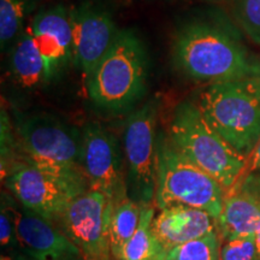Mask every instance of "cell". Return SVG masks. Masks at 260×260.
<instances>
[{
    "label": "cell",
    "instance_id": "2e32d148",
    "mask_svg": "<svg viewBox=\"0 0 260 260\" xmlns=\"http://www.w3.org/2000/svg\"><path fill=\"white\" fill-rule=\"evenodd\" d=\"M154 217L153 204L142 205L138 229L123 249L121 260H157L162 248L152 232Z\"/></svg>",
    "mask_w": 260,
    "mask_h": 260
},
{
    "label": "cell",
    "instance_id": "ac0fdd59",
    "mask_svg": "<svg viewBox=\"0 0 260 260\" xmlns=\"http://www.w3.org/2000/svg\"><path fill=\"white\" fill-rule=\"evenodd\" d=\"M34 8V0H0V46L8 50L24 30L27 16Z\"/></svg>",
    "mask_w": 260,
    "mask_h": 260
},
{
    "label": "cell",
    "instance_id": "277c9868",
    "mask_svg": "<svg viewBox=\"0 0 260 260\" xmlns=\"http://www.w3.org/2000/svg\"><path fill=\"white\" fill-rule=\"evenodd\" d=\"M198 106L211 126L247 159L260 139L258 77L211 83Z\"/></svg>",
    "mask_w": 260,
    "mask_h": 260
},
{
    "label": "cell",
    "instance_id": "9a60e30c",
    "mask_svg": "<svg viewBox=\"0 0 260 260\" xmlns=\"http://www.w3.org/2000/svg\"><path fill=\"white\" fill-rule=\"evenodd\" d=\"M216 230L217 220L210 213L187 205L161 209L152 222V232L165 252Z\"/></svg>",
    "mask_w": 260,
    "mask_h": 260
},
{
    "label": "cell",
    "instance_id": "4316f807",
    "mask_svg": "<svg viewBox=\"0 0 260 260\" xmlns=\"http://www.w3.org/2000/svg\"><path fill=\"white\" fill-rule=\"evenodd\" d=\"M255 77H258L260 80V57L256 58V61H255Z\"/></svg>",
    "mask_w": 260,
    "mask_h": 260
},
{
    "label": "cell",
    "instance_id": "44dd1931",
    "mask_svg": "<svg viewBox=\"0 0 260 260\" xmlns=\"http://www.w3.org/2000/svg\"><path fill=\"white\" fill-rule=\"evenodd\" d=\"M0 142H2V180H4L12 164L17 158V142H16L15 126L4 107H2L0 121Z\"/></svg>",
    "mask_w": 260,
    "mask_h": 260
},
{
    "label": "cell",
    "instance_id": "3957f363",
    "mask_svg": "<svg viewBox=\"0 0 260 260\" xmlns=\"http://www.w3.org/2000/svg\"><path fill=\"white\" fill-rule=\"evenodd\" d=\"M148 73L149 58L144 40L133 29L119 28L86 84L90 103L111 116L129 111L146 94Z\"/></svg>",
    "mask_w": 260,
    "mask_h": 260
},
{
    "label": "cell",
    "instance_id": "ffe728a7",
    "mask_svg": "<svg viewBox=\"0 0 260 260\" xmlns=\"http://www.w3.org/2000/svg\"><path fill=\"white\" fill-rule=\"evenodd\" d=\"M232 5L239 27L249 40L260 45V0H235Z\"/></svg>",
    "mask_w": 260,
    "mask_h": 260
},
{
    "label": "cell",
    "instance_id": "8fae6325",
    "mask_svg": "<svg viewBox=\"0 0 260 260\" xmlns=\"http://www.w3.org/2000/svg\"><path fill=\"white\" fill-rule=\"evenodd\" d=\"M3 182L23 206L54 224L71 201L83 194L68 182L18 159Z\"/></svg>",
    "mask_w": 260,
    "mask_h": 260
},
{
    "label": "cell",
    "instance_id": "30bf717a",
    "mask_svg": "<svg viewBox=\"0 0 260 260\" xmlns=\"http://www.w3.org/2000/svg\"><path fill=\"white\" fill-rule=\"evenodd\" d=\"M73 32V67L82 75L84 86L111 47L119 28L106 6L84 0L69 8Z\"/></svg>",
    "mask_w": 260,
    "mask_h": 260
},
{
    "label": "cell",
    "instance_id": "e0dca14e",
    "mask_svg": "<svg viewBox=\"0 0 260 260\" xmlns=\"http://www.w3.org/2000/svg\"><path fill=\"white\" fill-rule=\"evenodd\" d=\"M141 210L142 205L129 198L113 206L110 224V240L112 256L116 260H121L123 249L138 229Z\"/></svg>",
    "mask_w": 260,
    "mask_h": 260
},
{
    "label": "cell",
    "instance_id": "5b68a950",
    "mask_svg": "<svg viewBox=\"0 0 260 260\" xmlns=\"http://www.w3.org/2000/svg\"><path fill=\"white\" fill-rule=\"evenodd\" d=\"M169 138L184 157L216 178L225 191L242 175L246 157L211 126L194 103L187 100L176 106Z\"/></svg>",
    "mask_w": 260,
    "mask_h": 260
},
{
    "label": "cell",
    "instance_id": "6da1fadb",
    "mask_svg": "<svg viewBox=\"0 0 260 260\" xmlns=\"http://www.w3.org/2000/svg\"><path fill=\"white\" fill-rule=\"evenodd\" d=\"M171 60L181 75L195 82L216 83L251 77L255 61L229 22L197 18L172 35Z\"/></svg>",
    "mask_w": 260,
    "mask_h": 260
},
{
    "label": "cell",
    "instance_id": "7a4b0ae2",
    "mask_svg": "<svg viewBox=\"0 0 260 260\" xmlns=\"http://www.w3.org/2000/svg\"><path fill=\"white\" fill-rule=\"evenodd\" d=\"M17 158L63 180L80 191L89 189L82 168V133L47 112L17 113L14 121Z\"/></svg>",
    "mask_w": 260,
    "mask_h": 260
},
{
    "label": "cell",
    "instance_id": "cb8c5ba5",
    "mask_svg": "<svg viewBox=\"0 0 260 260\" xmlns=\"http://www.w3.org/2000/svg\"><path fill=\"white\" fill-rule=\"evenodd\" d=\"M259 171H260V139L258 144L255 145V147L253 148V151L249 153L248 157H247L245 169H243L242 175L240 176L237 182L242 180V178H245L246 176H248V175L254 174V172H259Z\"/></svg>",
    "mask_w": 260,
    "mask_h": 260
},
{
    "label": "cell",
    "instance_id": "4fadbf2b",
    "mask_svg": "<svg viewBox=\"0 0 260 260\" xmlns=\"http://www.w3.org/2000/svg\"><path fill=\"white\" fill-rule=\"evenodd\" d=\"M27 29L56 81L73 65V32L69 8L57 4L39 11Z\"/></svg>",
    "mask_w": 260,
    "mask_h": 260
},
{
    "label": "cell",
    "instance_id": "d4e9b609",
    "mask_svg": "<svg viewBox=\"0 0 260 260\" xmlns=\"http://www.w3.org/2000/svg\"><path fill=\"white\" fill-rule=\"evenodd\" d=\"M254 239H255V245H256V248H258L259 256H260V224L258 225V228H256L254 233Z\"/></svg>",
    "mask_w": 260,
    "mask_h": 260
},
{
    "label": "cell",
    "instance_id": "d6986e66",
    "mask_svg": "<svg viewBox=\"0 0 260 260\" xmlns=\"http://www.w3.org/2000/svg\"><path fill=\"white\" fill-rule=\"evenodd\" d=\"M218 230L199 239L191 240L165 252L167 260H220Z\"/></svg>",
    "mask_w": 260,
    "mask_h": 260
},
{
    "label": "cell",
    "instance_id": "ba28073f",
    "mask_svg": "<svg viewBox=\"0 0 260 260\" xmlns=\"http://www.w3.org/2000/svg\"><path fill=\"white\" fill-rule=\"evenodd\" d=\"M82 133V168L89 189L103 193L112 206L128 198L123 145L113 133L96 122Z\"/></svg>",
    "mask_w": 260,
    "mask_h": 260
},
{
    "label": "cell",
    "instance_id": "f1b7e54d",
    "mask_svg": "<svg viewBox=\"0 0 260 260\" xmlns=\"http://www.w3.org/2000/svg\"><path fill=\"white\" fill-rule=\"evenodd\" d=\"M258 174H259V176H260V171H259V172H258Z\"/></svg>",
    "mask_w": 260,
    "mask_h": 260
},
{
    "label": "cell",
    "instance_id": "9c48e42d",
    "mask_svg": "<svg viewBox=\"0 0 260 260\" xmlns=\"http://www.w3.org/2000/svg\"><path fill=\"white\" fill-rule=\"evenodd\" d=\"M112 209L105 195L88 189L71 201L58 220L57 225L79 247L83 260H111Z\"/></svg>",
    "mask_w": 260,
    "mask_h": 260
},
{
    "label": "cell",
    "instance_id": "83f0119b",
    "mask_svg": "<svg viewBox=\"0 0 260 260\" xmlns=\"http://www.w3.org/2000/svg\"><path fill=\"white\" fill-rule=\"evenodd\" d=\"M157 260H167V258H165V251H162L160 254H159Z\"/></svg>",
    "mask_w": 260,
    "mask_h": 260
},
{
    "label": "cell",
    "instance_id": "484cf974",
    "mask_svg": "<svg viewBox=\"0 0 260 260\" xmlns=\"http://www.w3.org/2000/svg\"><path fill=\"white\" fill-rule=\"evenodd\" d=\"M204 2L211 3V4H226V3H230V4H233L235 0H204Z\"/></svg>",
    "mask_w": 260,
    "mask_h": 260
},
{
    "label": "cell",
    "instance_id": "5bb4252c",
    "mask_svg": "<svg viewBox=\"0 0 260 260\" xmlns=\"http://www.w3.org/2000/svg\"><path fill=\"white\" fill-rule=\"evenodd\" d=\"M260 224V176L248 175L226 190L223 211L217 219L224 240L254 235Z\"/></svg>",
    "mask_w": 260,
    "mask_h": 260
},
{
    "label": "cell",
    "instance_id": "8992f818",
    "mask_svg": "<svg viewBox=\"0 0 260 260\" xmlns=\"http://www.w3.org/2000/svg\"><path fill=\"white\" fill-rule=\"evenodd\" d=\"M225 189L216 178L184 157L169 135H158L155 207L187 205L206 211L218 219L223 211Z\"/></svg>",
    "mask_w": 260,
    "mask_h": 260
},
{
    "label": "cell",
    "instance_id": "52a82bcc",
    "mask_svg": "<svg viewBox=\"0 0 260 260\" xmlns=\"http://www.w3.org/2000/svg\"><path fill=\"white\" fill-rule=\"evenodd\" d=\"M159 104L152 98L126 119L123 133L126 193L140 205L154 203L157 184Z\"/></svg>",
    "mask_w": 260,
    "mask_h": 260
},
{
    "label": "cell",
    "instance_id": "7c38bea8",
    "mask_svg": "<svg viewBox=\"0 0 260 260\" xmlns=\"http://www.w3.org/2000/svg\"><path fill=\"white\" fill-rule=\"evenodd\" d=\"M2 211L14 224L19 246L38 260H83L79 247L60 228L27 209L11 193L2 194Z\"/></svg>",
    "mask_w": 260,
    "mask_h": 260
},
{
    "label": "cell",
    "instance_id": "603a6c76",
    "mask_svg": "<svg viewBox=\"0 0 260 260\" xmlns=\"http://www.w3.org/2000/svg\"><path fill=\"white\" fill-rule=\"evenodd\" d=\"M0 260H38L34 256L28 254L27 252L23 251L18 241L9 246L2 247L0 252Z\"/></svg>",
    "mask_w": 260,
    "mask_h": 260
},
{
    "label": "cell",
    "instance_id": "7402d4cb",
    "mask_svg": "<svg viewBox=\"0 0 260 260\" xmlns=\"http://www.w3.org/2000/svg\"><path fill=\"white\" fill-rule=\"evenodd\" d=\"M220 260H260L254 235L225 240L220 248Z\"/></svg>",
    "mask_w": 260,
    "mask_h": 260
}]
</instances>
